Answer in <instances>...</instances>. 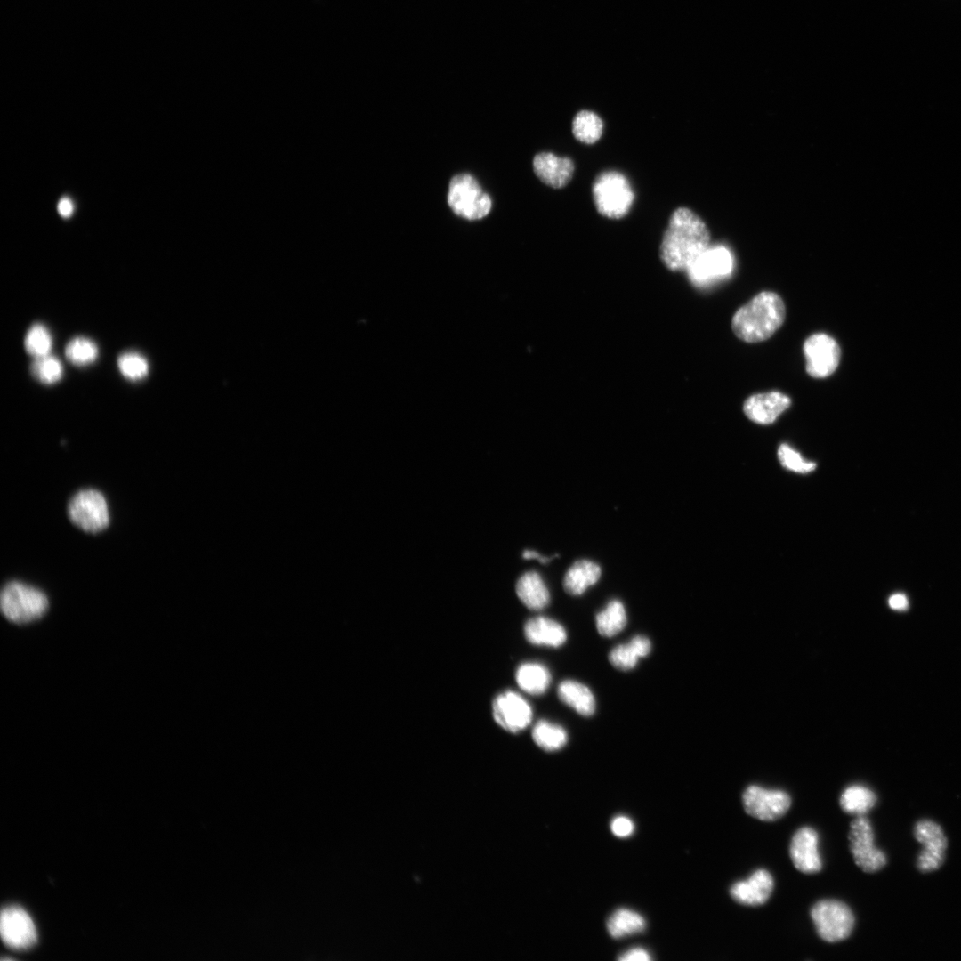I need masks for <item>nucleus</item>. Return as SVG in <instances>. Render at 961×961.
I'll return each instance as SVG.
<instances>
[{
  "mask_svg": "<svg viewBox=\"0 0 961 961\" xmlns=\"http://www.w3.org/2000/svg\"><path fill=\"white\" fill-rule=\"evenodd\" d=\"M710 233L692 210L679 207L669 219L660 244L663 263L671 271H687L710 246Z\"/></svg>",
  "mask_w": 961,
  "mask_h": 961,
  "instance_id": "obj_1",
  "label": "nucleus"
},
{
  "mask_svg": "<svg viewBox=\"0 0 961 961\" xmlns=\"http://www.w3.org/2000/svg\"><path fill=\"white\" fill-rule=\"evenodd\" d=\"M785 315L786 309L780 296L771 291H763L735 312L732 330L737 337L747 343L762 342L779 329Z\"/></svg>",
  "mask_w": 961,
  "mask_h": 961,
  "instance_id": "obj_2",
  "label": "nucleus"
},
{
  "mask_svg": "<svg viewBox=\"0 0 961 961\" xmlns=\"http://www.w3.org/2000/svg\"><path fill=\"white\" fill-rule=\"evenodd\" d=\"M0 608L7 620L22 625L41 618L49 608V601L38 587L12 580L1 590Z\"/></svg>",
  "mask_w": 961,
  "mask_h": 961,
  "instance_id": "obj_3",
  "label": "nucleus"
},
{
  "mask_svg": "<svg viewBox=\"0 0 961 961\" xmlns=\"http://www.w3.org/2000/svg\"><path fill=\"white\" fill-rule=\"evenodd\" d=\"M592 192L598 213L610 219L624 217L634 199L628 180L617 171L600 174L594 182Z\"/></svg>",
  "mask_w": 961,
  "mask_h": 961,
  "instance_id": "obj_4",
  "label": "nucleus"
},
{
  "mask_svg": "<svg viewBox=\"0 0 961 961\" xmlns=\"http://www.w3.org/2000/svg\"><path fill=\"white\" fill-rule=\"evenodd\" d=\"M67 512L70 521L87 533L101 532L109 525L108 501L100 490L93 488L76 492L69 501Z\"/></svg>",
  "mask_w": 961,
  "mask_h": 961,
  "instance_id": "obj_5",
  "label": "nucleus"
},
{
  "mask_svg": "<svg viewBox=\"0 0 961 961\" xmlns=\"http://www.w3.org/2000/svg\"><path fill=\"white\" fill-rule=\"evenodd\" d=\"M448 203L452 211L467 220L485 217L491 209V198L468 174L455 175L448 187Z\"/></svg>",
  "mask_w": 961,
  "mask_h": 961,
  "instance_id": "obj_6",
  "label": "nucleus"
},
{
  "mask_svg": "<svg viewBox=\"0 0 961 961\" xmlns=\"http://www.w3.org/2000/svg\"><path fill=\"white\" fill-rule=\"evenodd\" d=\"M810 914L818 935L827 942L844 941L852 933L854 915L840 900H820L812 907Z\"/></svg>",
  "mask_w": 961,
  "mask_h": 961,
  "instance_id": "obj_7",
  "label": "nucleus"
},
{
  "mask_svg": "<svg viewBox=\"0 0 961 961\" xmlns=\"http://www.w3.org/2000/svg\"><path fill=\"white\" fill-rule=\"evenodd\" d=\"M848 838L854 862L862 871L874 873L885 866L886 856L875 845L872 825L863 815L851 822Z\"/></svg>",
  "mask_w": 961,
  "mask_h": 961,
  "instance_id": "obj_8",
  "label": "nucleus"
},
{
  "mask_svg": "<svg viewBox=\"0 0 961 961\" xmlns=\"http://www.w3.org/2000/svg\"><path fill=\"white\" fill-rule=\"evenodd\" d=\"M742 803L745 812L751 817L775 821L787 813L791 806V797L782 790L751 785L743 792Z\"/></svg>",
  "mask_w": 961,
  "mask_h": 961,
  "instance_id": "obj_9",
  "label": "nucleus"
},
{
  "mask_svg": "<svg viewBox=\"0 0 961 961\" xmlns=\"http://www.w3.org/2000/svg\"><path fill=\"white\" fill-rule=\"evenodd\" d=\"M806 372L812 377L824 378L838 367L841 351L836 340L824 333L809 336L804 343Z\"/></svg>",
  "mask_w": 961,
  "mask_h": 961,
  "instance_id": "obj_10",
  "label": "nucleus"
},
{
  "mask_svg": "<svg viewBox=\"0 0 961 961\" xmlns=\"http://www.w3.org/2000/svg\"><path fill=\"white\" fill-rule=\"evenodd\" d=\"M733 269V258L724 246H709L688 268L690 281L699 287L710 286L729 277Z\"/></svg>",
  "mask_w": 961,
  "mask_h": 961,
  "instance_id": "obj_11",
  "label": "nucleus"
},
{
  "mask_svg": "<svg viewBox=\"0 0 961 961\" xmlns=\"http://www.w3.org/2000/svg\"><path fill=\"white\" fill-rule=\"evenodd\" d=\"M0 933L4 944L18 950L31 948L37 940L36 929L30 916L18 906L2 910Z\"/></svg>",
  "mask_w": 961,
  "mask_h": 961,
  "instance_id": "obj_12",
  "label": "nucleus"
},
{
  "mask_svg": "<svg viewBox=\"0 0 961 961\" xmlns=\"http://www.w3.org/2000/svg\"><path fill=\"white\" fill-rule=\"evenodd\" d=\"M914 835L924 849L917 859V868L922 872L938 869L944 861L947 849V838L942 828L935 822L924 820L918 821Z\"/></svg>",
  "mask_w": 961,
  "mask_h": 961,
  "instance_id": "obj_13",
  "label": "nucleus"
},
{
  "mask_svg": "<svg viewBox=\"0 0 961 961\" xmlns=\"http://www.w3.org/2000/svg\"><path fill=\"white\" fill-rule=\"evenodd\" d=\"M496 723L509 732L524 730L532 720L529 704L518 693L511 690L498 694L492 702Z\"/></svg>",
  "mask_w": 961,
  "mask_h": 961,
  "instance_id": "obj_14",
  "label": "nucleus"
},
{
  "mask_svg": "<svg viewBox=\"0 0 961 961\" xmlns=\"http://www.w3.org/2000/svg\"><path fill=\"white\" fill-rule=\"evenodd\" d=\"M789 856L795 868L804 874L818 873L822 868L819 852V836L811 827L800 828L792 836Z\"/></svg>",
  "mask_w": 961,
  "mask_h": 961,
  "instance_id": "obj_15",
  "label": "nucleus"
},
{
  "mask_svg": "<svg viewBox=\"0 0 961 961\" xmlns=\"http://www.w3.org/2000/svg\"><path fill=\"white\" fill-rule=\"evenodd\" d=\"M791 400L786 394L772 391L748 397L743 405L745 415L759 424H771L787 410Z\"/></svg>",
  "mask_w": 961,
  "mask_h": 961,
  "instance_id": "obj_16",
  "label": "nucleus"
},
{
  "mask_svg": "<svg viewBox=\"0 0 961 961\" xmlns=\"http://www.w3.org/2000/svg\"><path fill=\"white\" fill-rule=\"evenodd\" d=\"M773 887L774 881L771 873L760 868L747 879L734 883L730 888V895L739 904L759 906L769 900Z\"/></svg>",
  "mask_w": 961,
  "mask_h": 961,
  "instance_id": "obj_17",
  "label": "nucleus"
},
{
  "mask_svg": "<svg viewBox=\"0 0 961 961\" xmlns=\"http://www.w3.org/2000/svg\"><path fill=\"white\" fill-rule=\"evenodd\" d=\"M533 169L541 182L559 189L569 182L575 166L569 157H558L551 152H540L533 158Z\"/></svg>",
  "mask_w": 961,
  "mask_h": 961,
  "instance_id": "obj_18",
  "label": "nucleus"
},
{
  "mask_svg": "<svg viewBox=\"0 0 961 961\" xmlns=\"http://www.w3.org/2000/svg\"><path fill=\"white\" fill-rule=\"evenodd\" d=\"M527 641L534 645L560 647L567 640L564 627L557 621L539 616L528 620L524 626Z\"/></svg>",
  "mask_w": 961,
  "mask_h": 961,
  "instance_id": "obj_19",
  "label": "nucleus"
},
{
  "mask_svg": "<svg viewBox=\"0 0 961 961\" xmlns=\"http://www.w3.org/2000/svg\"><path fill=\"white\" fill-rule=\"evenodd\" d=\"M516 594L521 602L532 610L545 608L550 601V594L540 575L529 571L521 575L516 584Z\"/></svg>",
  "mask_w": 961,
  "mask_h": 961,
  "instance_id": "obj_20",
  "label": "nucleus"
},
{
  "mask_svg": "<svg viewBox=\"0 0 961 961\" xmlns=\"http://www.w3.org/2000/svg\"><path fill=\"white\" fill-rule=\"evenodd\" d=\"M601 577V569L594 561L580 560L573 563L565 573L563 587L571 595H580L594 585Z\"/></svg>",
  "mask_w": 961,
  "mask_h": 961,
  "instance_id": "obj_21",
  "label": "nucleus"
},
{
  "mask_svg": "<svg viewBox=\"0 0 961 961\" xmlns=\"http://www.w3.org/2000/svg\"><path fill=\"white\" fill-rule=\"evenodd\" d=\"M651 650L650 641L642 635H636L628 643L619 644L609 654L610 664L619 670L633 669L638 659L648 656Z\"/></svg>",
  "mask_w": 961,
  "mask_h": 961,
  "instance_id": "obj_22",
  "label": "nucleus"
},
{
  "mask_svg": "<svg viewBox=\"0 0 961 961\" xmlns=\"http://www.w3.org/2000/svg\"><path fill=\"white\" fill-rule=\"evenodd\" d=\"M558 697L567 706L583 716H591L595 711V699L588 687L573 680L561 682L558 686Z\"/></svg>",
  "mask_w": 961,
  "mask_h": 961,
  "instance_id": "obj_23",
  "label": "nucleus"
},
{
  "mask_svg": "<svg viewBox=\"0 0 961 961\" xmlns=\"http://www.w3.org/2000/svg\"><path fill=\"white\" fill-rule=\"evenodd\" d=\"M515 680L522 690L531 695H540L547 690L551 674L542 664L529 662L518 667Z\"/></svg>",
  "mask_w": 961,
  "mask_h": 961,
  "instance_id": "obj_24",
  "label": "nucleus"
},
{
  "mask_svg": "<svg viewBox=\"0 0 961 961\" xmlns=\"http://www.w3.org/2000/svg\"><path fill=\"white\" fill-rule=\"evenodd\" d=\"M646 921L639 913L628 909H617L607 921V929L613 938H622L642 932Z\"/></svg>",
  "mask_w": 961,
  "mask_h": 961,
  "instance_id": "obj_25",
  "label": "nucleus"
},
{
  "mask_svg": "<svg viewBox=\"0 0 961 961\" xmlns=\"http://www.w3.org/2000/svg\"><path fill=\"white\" fill-rule=\"evenodd\" d=\"M839 802L845 812L861 816L875 806L876 795L864 786L852 785L844 790Z\"/></svg>",
  "mask_w": 961,
  "mask_h": 961,
  "instance_id": "obj_26",
  "label": "nucleus"
},
{
  "mask_svg": "<svg viewBox=\"0 0 961 961\" xmlns=\"http://www.w3.org/2000/svg\"><path fill=\"white\" fill-rule=\"evenodd\" d=\"M595 625L599 634L604 637H612L621 632L626 625V612L623 603L618 600L610 601L597 613Z\"/></svg>",
  "mask_w": 961,
  "mask_h": 961,
  "instance_id": "obj_27",
  "label": "nucleus"
},
{
  "mask_svg": "<svg viewBox=\"0 0 961 961\" xmlns=\"http://www.w3.org/2000/svg\"><path fill=\"white\" fill-rule=\"evenodd\" d=\"M534 742L545 751H556L563 747L568 741V734L563 727L541 720L532 730Z\"/></svg>",
  "mask_w": 961,
  "mask_h": 961,
  "instance_id": "obj_28",
  "label": "nucleus"
},
{
  "mask_svg": "<svg viewBox=\"0 0 961 961\" xmlns=\"http://www.w3.org/2000/svg\"><path fill=\"white\" fill-rule=\"evenodd\" d=\"M602 130V118L593 111L581 110L573 118L572 133L581 142L586 144L596 142L601 138Z\"/></svg>",
  "mask_w": 961,
  "mask_h": 961,
  "instance_id": "obj_29",
  "label": "nucleus"
},
{
  "mask_svg": "<svg viewBox=\"0 0 961 961\" xmlns=\"http://www.w3.org/2000/svg\"><path fill=\"white\" fill-rule=\"evenodd\" d=\"M65 356L72 364L85 366L96 359L98 347L94 342L86 337H75L66 345Z\"/></svg>",
  "mask_w": 961,
  "mask_h": 961,
  "instance_id": "obj_30",
  "label": "nucleus"
},
{
  "mask_svg": "<svg viewBox=\"0 0 961 961\" xmlns=\"http://www.w3.org/2000/svg\"><path fill=\"white\" fill-rule=\"evenodd\" d=\"M52 343V340L50 332L44 325L39 323L29 327L24 339L25 350L35 358L49 355Z\"/></svg>",
  "mask_w": 961,
  "mask_h": 961,
  "instance_id": "obj_31",
  "label": "nucleus"
},
{
  "mask_svg": "<svg viewBox=\"0 0 961 961\" xmlns=\"http://www.w3.org/2000/svg\"><path fill=\"white\" fill-rule=\"evenodd\" d=\"M32 376L39 382L52 384L58 382L63 374L61 361L51 355L36 358L30 366Z\"/></svg>",
  "mask_w": 961,
  "mask_h": 961,
  "instance_id": "obj_32",
  "label": "nucleus"
},
{
  "mask_svg": "<svg viewBox=\"0 0 961 961\" xmlns=\"http://www.w3.org/2000/svg\"><path fill=\"white\" fill-rule=\"evenodd\" d=\"M117 367L121 374L132 381L142 379L149 372L146 359L134 351L121 354L117 359Z\"/></svg>",
  "mask_w": 961,
  "mask_h": 961,
  "instance_id": "obj_33",
  "label": "nucleus"
},
{
  "mask_svg": "<svg viewBox=\"0 0 961 961\" xmlns=\"http://www.w3.org/2000/svg\"><path fill=\"white\" fill-rule=\"evenodd\" d=\"M778 457L783 467L797 473H808L813 471L816 464L808 461L787 444H781L778 448Z\"/></svg>",
  "mask_w": 961,
  "mask_h": 961,
  "instance_id": "obj_34",
  "label": "nucleus"
},
{
  "mask_svg": "<svg viewBox=\"0 0 961 961\" xmlns=\"http://www.w3.org/2000/svg\"><path fill=\"white\" fill-rule=\"evenodd\" d=\"M612 833L618 837H627L634 830V822L626 816H617L610 823Z\"/></svg>",
  "mask_w": 961,
  "mask_h": 961,
  "instance_id": "obj_35",
  "label": "nucleus"
},
{
  "mask_svg": "<svg viewBox=\"0 0 961 961\" xmlns=\"http://www.w3.org/2000/svg\"><path fill=\"white\" fill-rule=\"evenodd\" d=\"M620 961H650L651 957L643 948H632L618 957Z\"/></svg>",
  "mask_w": 961,
  "mask_h": 961,
  "instance_id": "obj_36",
  "label": "nucleus"
},
{
  "mask_svg": "<svg viewBox=\"0 0 961 961\" xmlns=\"http://www.w3.org/2000/svg\"><path fill=\"white\" fill-rule=\"evenodd\" d=\"M889 606L895 610H905L909 607V601L903 594H894L889 598Z\"/></svg>",
  "mask_w": 961,
  "mask_h": 961,
  "instance_id": "obj_37",
  "label": "nucleus"
},
{
  "mask_svg": "<svg viewBox=\"0 0 961 961\" xmlns=\"http://www.w3.org/2000/svg\"><path fill=\"white\" fill-rule=\"evenodd\" d=\"M58 211L61 215L69 217L72 214L73 206L69 199L63 198L58 204Z\"/></svg>",
  "mask_w": 961,
  "mask_h": 961,
  "instance_id": "obj_38",
  "label": "nucleus"
},
{
  "mask_svg": "<svg viewBox=\"0 0 961 961\" xmlns=\"http://www.w3.org/2000/svg\"><path fill=\"white\" fill-rule=\"evenodd\" d=\"M523 557H524L525 559H537V560H538V561H541L542 563H545L546 561H550V559H551V558H548V557H545V556H543V555H540V554H539V553H537V552H534V551H529V550H526V551H525V552L523 553Z\"/></svg>",
  "mask_w": 961,
  "mask_h": 961,
  "instance_id": "obj_39",
  "label": "nucleus"
}]
</instances>
